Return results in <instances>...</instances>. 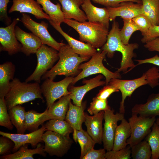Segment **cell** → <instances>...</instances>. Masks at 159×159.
Wrapping results in <instances>:
<instances>
[{"label":"cell","instance_id":"45","mask_svg":"<svg viewBox=\"0 0 159 159\" xmlns=\"http://www.w3.org/2000/svg\"><path fill=\"white\" fill-rule=\"evenodd\" d=\"M9 0H0V19L7 25L12 22L11 18L7 14V6Z\"/></svg>","mask_w":159,"mask_h":159},{"label":"cell","instance_id":"42","mask_svg":"<svg viewBox=\"0 0 159 159\" xmlns=\"http://www.w3.org/2000/svg\"><path fill=\"white\" fill-rule=\"evenodd\" d=\"M14 146V142L9 138L2 136L0 138V155H5L10 154Z\"/></svg>","mask_w":159,"mask_h":159},{"label":"cell","instance_id":"34","mask_svg":"<svg viewBox=\"0 0 159 159\" xmlns=\"http://www.w3.org/2000/svg\"><path fill=\"white\" fill-rule=\"evenodd\" d=\"M46 131H52L66 137H69L73 130L65 120L53 119L49 120L45 124Z\"/></svg>","mask_w":159,"mask_h":159},{"label":"cell","instance_id":"22","mask_svg":"<svg viewBox=\"0 0 159 159\" xmlns=\"http://www.w3.org/2000/svg\"><path fill=\"white\" fill-rule=\"evenodd\" d=\"M131 112L132 114L148 117L159 116V92L150 95L145 103L135 105Z\"/></svg>","mask_w":159,"mask_h":159},{"label":"cell","instance_id":"20","mask_svg":"<svg viewBox=\"0 0 159 159\" xmlns=\"http://www.w3.org/2000/svg\"><path fill=\"white\" fill-rule=\"evenodd\" d=\"M104 111H100L93 116L85 113V123L87 132L96 143L101 144L102 142L103 128L102 122L104 119Z\"/></svg>","mask_w":159,"mask_h":159},{"label":"cell","instance_id":"18","mask_svg":"<svg viewBox=\"0 0 159 159\" xmlns=\"http://www.w3.org/2000/svg\"><path fill=\"white\" fill-rule=\"evenodd\" d=\"M13 4L8 12L14 11L33 14L38 19H46L51 20L49 16L43 11L40 4L34 0H12Z\"/></svg>","mask_w":159,"mask_h":159},{"label":"cell","instance_id":"43","mask_svg":"<svg viewBox=\"0 0 159 159\" xmlns=\"http://www.w3.org/2000/svg\"><path fill=\"white\" fill-rule=\"evenodd\" d=\"M141 39L143 43H146L159 37V25H152Z\"/></svg>","mask_w":159,"mask_h":159},{"label":"cell","instance_id":"46","mask_svg":"<svg viewBox=\"0 0 159 159\" xmlns=\"http://www.w3.org/2000/svg\"><path fill=\"white\" fill-rule=\"evenodd\" d=\"M106 150L103 148L95 150L93 148L89 151L82 159H106Z\"/></svg>","mask_w":159,"mask_h":159},{"label":"cell","instance_id":"14","mask_svg":"<svg viewBox=\"0 0 159 159\" xmlns=\"http://www.w3.org/2000/svg\"><path fill=\"white\" fill-rule=\"evenodd\" d=\"M45 131V126L43 125L40 128L28 134H13L0 131V134L9 138L14 142V146L12 151L14 153L25 144H30L32 147H36L39 143L43 141L42 136Z\"/></svg>","mask_w":159,"mask_h":159},{"label":"cell","instance_id":"12","mask_svg":"<svg viewBox=\"0 0 159 159\" xmlns=\"http://www.w3.org/2000/svg\"><path fill=\"white\" fill-rule=\"evenodd\" d=\"M104 111L102 142L104 148L108 151L112 149L117 122L125 118V116L124 114L120 112L114 114V110L111 108Z\"/></svg>","mask_w":159,"mask_h":159},{"label":"cell","instance_id":"28","mask_svg":"<svg viewBox=\"0 0 159 159\" xmlns=\"http://www.w3.org/2000/svg\"><path fill=\"white\" fill-rule=\"evenodd\" d=\"M25 130L33 132L38 129L39 127L45 121L51 120L48 112V108L42 113H38L33 110L26 112Z\"/></svg>","mask_w":159,"mask_h":159},{"label":"cell","instance_id":"33","mask_svg":"<svg viewBox=\"0 0 159 159\" xmlns=\"http://www.w3.org/2000/svg\"><path fill=\"white\" fill-rule=\"evenodd\" d=\"M143 14L152 25H159V0H141Z\"/></svg>","mask_w":159,"mask_h":159},{"label":"cell","instance_id":"32","mask_svg":"<svg viewBox=\"0 0 159 159\" xmlns=\"http://www.w3.org/2000/svg\"><path fill=\"white\" fill-rule=\"evenodd\" d=\"M73 132V138L74 141L77 142L80 147V159H82L89 151L94 148L96 143L87 132L82 129L80 130H74Z\"/></svg>","mask_w":159,"mask_h":159},{"label":"cell","instance_id":"3","mask_svg":"<svg viewBox=\"0 0 159 159\" xmlns=\"http://www.w3.org/2000/svg\"><path fill=\"white\" fill-rule=\"evenodd\" d=\"M109 84L121 92L122 98L120 103L119 112L124 114L125 100L127 97H130L136 89L146 85L152 88L159 85V69L156 67H153L143 73L141 77L134 79H112Z\"/></svg>","mask_w":159,"mask_h":159},{"label":"cell","instance_id":"40","mask_svg":"<svg viewBox=\"0 0 159 159\" xmlns=\"http://www.w3.org/2000/svg\"><path fill=\"white\" fill-rule=\"evenodd\" d=\"M131 148L129 145L118 150H111L106 152V159H130L131 158Z\"/></svg>","mask_w":159,"mask_h":159},{"label":"cell","instance_id":"8","mask_svg":"<svg viewBox=\"0 0 159 159\" xmlns=\"http://www.w3.org/2000/svg\"><path fill=\"white\" fill-rule=\"evenodd\" d=\"M74 77H67L57 82L49 78L44 80L40 87L42 94L46 100L47 108L57 99L64 96L69 95L70 92L68 88Z\"/></svg>","mask_w":159,"mask_h":159},{"label":"cell","instance_id":"23","mask_svg":"<svg viewBox=\"0 0 159 159\" xmlns=\"http://www.w3.org/2000/svg\"><path fill=\"white\" fill-rule=\"evenodd\" d=\"M62 6L65 19H73L80 22L87 20L84 11L80 8L84 0H58Z\"/></svg>","mask_w":159,"mask_h":159},{"label":"cell","instance_id":"37","mask_svg":"<svg viewBox=\"0 0 159 159\" xmlns=\"http://www.w3.org/2000/svg\"><path fill=\"white\" fill-rule=\"evenodd\" d=\"M122 19L123 25L120 30L119 34L122 42L127 45L129 44L130 39L132 34L139 29L132 19Z\"/></svg>","mask_w":159,"mask_h":159},{"label":"cell","instance_id":"16","mask_svg":"<svg viewBox=\"0 0 159 159\" xmlns=\"http://www.w3.org/2000/svg\"><path fill=\"white\" fill-rule=\"evenodd\" d=\"M131 1L123 2L117 7H106L109 14L110 21H114L117 17L122 19H132L143 14L142 3Z\"/></svg>","mask_w":159,"mask_h":159},{"label":"cell","instance_id":"7","mask_svg":"<svg viewBox=\"0 0 159 159\" xmlns=\"http://www.w3.org/2000/svg\"><path fill=\"white\" fill-rule=\"evenodd\" d=\"M58 51L53 47L42 44L35 53L37 60L36 68L25 82H28L34 81L40 83L42 76L48 69L52 68L54 63L59 59Z\"/></svg>","mask_w":159,"mask_h":159},{"label":"cell","instance_id":"35","mask_svg":"<svg viewBox=\"0 0 159 159\" xmlns=\"http://www.w3.org/2000/svg\"><path fill=\"white\" fill-rule=\"evenodd\" d=\"M152 150L151 159L159 158V126L155 122L152 127L150 132L145 138Z\"/></svg>","mask_w":159,"mask_h":159},{"label":"cell","instance_id":"44","mask_svg":"<svg viewBox=\"0 0 159 159\" xmlns=\"http://www.w3.org/2000/svg\"><path fill=\"white\" fill-rule=\"evenodd\" d=\"M93 2L106 6V7H117L122 2L131 1L138 3H142L141 0H92Z\"/></svg>","mask_w":159,"mask_h":159},{"label":"cell","instance_id":"29","mask_svg":"<svg viewBox=\"0 0 159 159\" xmlns=\"http://www.w3.org/2000/svg\"><path fill=\"white\" fill-rule=\"evenodd\" d=\"M71 100L69 95L64 96L48 108V112L51 120H65Z\"/></svg>","mask_w":159,"mask_h":159},{"label":"cell","instance_id":"1","mask_svg":"<svg viewBox=\"0 0 159 159\" xmlns=\"http://www.w3.org/2000/svg\"><path fill=\"white\" fill-rule=\"evenodd\" d=\"M119 27L118 23L115 20L113 21L106 42L101 49L105 52L107 56L110 58L113 57L115 52H120L122 58L120 67L116 72H122L125 74L135 67V65L132 60L133 58L136 56L134 51L138 49L139 45L135 43L127 45L123 44L120 37Z\"/></svg>","mask_w":159,"mask_h":159},{"label":"cell","instance_id":"36","mask_svg":"<svg viewBox=\"0 0 159 159\" xmlns=\"http://www.w3.org/2000/svg\"><path fill=\"white\" fill-rule=\"evenodd\" d=\"M131 148V156L132 159H151L152 150L149 144L145 140L141 141Z\"/></svg>","mask_w":159,"mask_h":159},{"label":"cell","instance_id":"2","mask_svg":"<svg viewBox=\"0 0 159 159\" xmlns=\"http://www.w3.org/2000/svg\"><path fill=\"white\" fill-rule=\"evenodd\" d=\"M57 63L42 77L41 80L49 78L53 80L57 75L67 77L77 75L81 72L78 69L82 62L90 57H82L75 53L68 44H64L58 51Z\"/></svg>","mask_w":159,"mask_h":159},{"label":"cell","instance_id":"47","mask_svg":"<svg viewBox=\"0 0 159 159\" xmlns=\"http://www.w3.org/2000/svg\"><path fill=\"white\" fill-rule=\"evenodd\" d=\"M119 91V90L108 84L100 90L96 97L99 99L107 100L112 93L118 92Z\"/></svg>","mask_w":159,"mask_h":159},{"label":"cell","instance_id":"27","mask_svg":"<svg viewBox=\"0 0 159 159\" xmlns=\"http://www.w3.org/2000/svg\"><path fill=\"white\" fill-rule=\"evenodd\" d=\"M44 147L42 145L38 144L36 148L29 149L28 148V144H25L21 146L16 151L3 155L0 158L3 159H33V156L36 154L45 157L46 154L44 150Z\"/></svg>","mask_w":159,"mask_h":159},{"label":"cell","instance_id":"24","mask_svg":"<svg viewBox=\"0 0 159 159\" xmlns=\"http://www.w3.org/2000/svg\"><path fill=\"white\" fill-rule=\"evenodd\" d=\"M86 106V102H83L81 106L73 105L70 101L65 120L72 126L74 130L82 129V125L85 120L84 110Z\"/></svg>","mask_w":159,"mask_h":159},{"label":"cell","instance_id":"10","mask_svg":"<svg viewBox=\"0 0 159 159\" xmlns=\"http://www.w3.org/2000/svg\"><path fill=\"white\" fill-rule=\"evenodd\" d=\"M42 140L45 143L44 151L51 156H63L67 153L73 143L69 137L50 130L44 132Z\"/></svg>","mask_w":159,"mask_h":159},{"label":"cell","instance_id":"4","mask_svg":"<svg viewBox=\"0 0 159 159\" xmlns=\"http://www.w3.org/2000/svg\"><path fill=\"white\" fill-rule=\"evenodd\" d=\"M64 22L78 33L80 41L85 42L95 48L102 47L106 42L108 29L103 24L89 21L80 22L65 19Z\"/></svg>","mask_w":159,"mask_h":159},{"label":"cell","instance_id":"39","mask_svg":"<svg viewBox=\"0 0 159 159\" xmlns=\"http://www.w3.org/2000/svg\"><path fill=\"white\" fill-rule=\"evenodd\" d=\"M5 98H0V125L5 127L9 130L13 128L9 114Z\"/></svg>","mask_w":159,"mask_h":159},{"label":"cell","instance_id":"5","mask_svg":"<svg viewBox=\"0 0 159 159\" xmlns=\"http://www.w3.org/2000/svg\"><path fill=\"white\" fill-rule=\"evenodd\" d=\"M9 91L5 97L8 110L18 105H21L36 99L44 101L39 83L21 82L17 78L10 82Z\"/></svg>","mask_w":159,"mask_h":159},{"label":"cell","instance_id":"25","mask_svg":"<svg viewBox=\"0 0 159 159\" xmlns=\"http://www.w3.org/2000/svg\"><path fill=\"white\" fill-rule=\"evenodd\" d=\"M15 67L11 62L0 65V98H4L10 89V81L14 79Z\"/></svg>","mask_w":159,"mask_h":159},{"label":"cell","instance_id":"50","mask_svg":"<svg viewBox=\"0 0 159 159\" xmlns=\"http://www.w3.org/2000/svg\"><path fill=\"white\" fill-rule=\"evenodd\" d=\"M155 122L159 126V116L156 119Z\"/></svg>","mask_w":159,"mask_h":159},{"label":"cell","instance_id":"31","mask_svg":"<svg viewBox=\"0 0 159 159\" xmlns=\"http://www.w3.org/2000/svg\"><path fill=\"white\" fill-rule=\"evenodd\" d=\"M9 110L12 124L16 127L18 133L24 134L25 131L26 112L25 108L21 105H16Z\"/></svg>","mask_w":159,"mask_h":159},{"label":"cell","instance_id":"49","mask_svg":"<svg viewBox=\"0 0 159 159\" xmlns=\"http://www.w3.org/2000/svg\"><path fill=\"white\" fill-rule=\"evenodd\" d=\"M144 47L149 51L159 52V37L146 43Z\"/></svg>","mask_w":159,"mask_h":159},{"label":"cell","instance_id":"17","mask_svg":"<svg viewBox=\"0 0 159 159\" xmlns=\"http://www.w3.org/2000/svg\"><path fill=\"white\" fill-rule=\"evenodd\" d=\"M50 24L65 39L68 44L74 52L82 57H91L97 52L96 48L87 43L73 38L64 32L60 25L57 24L51 20H49Z\"/></svg>","mask_w":159,"mask_h":159},{"label":"cell","instance_id":"9","mask_svg":"<svg viewBox=\"0 0 159 159\" xmlns=\"http://www.w3.org/2000/svg\"><path fill=\"white\" fill-rule=\"evenodd\" d=\"M155 117H148L132 114L128 119L131 129V135L127 140L131 147L143 140L151 131L155 122Z\"/></svg>","mask_w":159,"mask_h":159},{"label":"cell","instance_id":"11","mask_svg":"<svg viewBox=\"0 0 159 159\" xmlns=\"http://www.w3.org/2000/svg\"><path fill=\"white\" fill-rule=\"evenodd\" d=\"M24 26L35 36L39 37L43 44L47 45L59 51L64 43L55 40L48 32V24L44 21L39 23L33 20L25 13H22L20 20Z\"/></svg>","mask_w":159,"mask_h":159},{"label":"cell","instance_id":"38","mask_svg":"<svg viewBox=\"0 0 159 159\" xmlns=\"http://www.w3.org/2000/svg\"><path fill=\"white\" fill-rule=\"evenodd\" d=\"M111 108L108 105L107 100L98 98L96 96L92 99L87 111L91 115L96 114L102 111H105Z\"/></svg>","mask_w":159,"mask_h":159},{"label":"cell","instance_id":"15","mask_svg":"<svg viewBox=\"0 0 159 159\" xmlns=\"http://www.w3.org/2000/svg\"><path fill=\"white\" fill-rule=\"evenodd\" d=\"M103 76L102 74H99L89 80L84 79L82 82L85 84L82 86H69L68 90L70 92L69 97L72 100L74 104L81 106L82 99L88 92L97 87L106 85L105 80H101L103 78Z\"/></svg>","mask_w":159,"mask_h":159},{"label":"cell","instance_id":"21","mask_svg":"<svg viewBox=\"0 0 159 159\" xmlns=\"http://www.w3.org/2000/svg\"><path fill=\"white\" fill-rule=\"evenodd\" d=\"M91 0H84L81 6L88 21L102 24L109 29L110 20L107 8L95 6L92 4Z\"/></svg>","mask_w":159,"mask_h":159},{"label":"cell","instance_id":"48","mask_svg":"<svg viewBox=\"0 0 159 159\" xmlns=\"http://www.w3.org/2000/svg\"><path fill=\"white\" fill-rule=\"evenodd\" d=\"M138 62L135 67L138 65L145 63H150L159 66V56L156 54L153 57L144 59H135Z\"/></svg>","mask_w":159,"mask_h":159},{"label":"cell","instance_id":"19","mask_svg":"<svg viewBox=\"0 0 159 159\" xmlns=\"http://www.w3.org/2000/svg\"><path fill=\"white\" fill-rule=\"evenodd\" d=\"M15 33L17 40L22 45L21 51L27 56L36 53L42 43L41 39L32 33H27L16 26Z\"/></svg>","mask_w":159,"mask_h":159},{"label":"cell","instance_id":"13","mask_svg":"<svg viewBox=\"0 0 159 159\" xmlns=\"http://www.w3.org/2000/svg\"><path fill=\"white\" fill-rule=\"evenodd\" d=\"M19 21L18 18L14 19L9 25L0 28V51H6L10 55L21 51L22 45L17 39L15 30Z\"/></svg>","mask_w":159,"mask_h":159},{"label":"cell","instance_id":"30","mask_svg":"<svg viewBox=\"0 0 159 159\" xmlns=\"http://www.w3.org/2000/svg\"><path fill=\"white\" fill-rule=\"evenodd\" d=\"M36 0L42 6L43 10L49 16L51 20L59 25L64 22L65 18L59 3L54 4L50 0Z\"/></svg>","mask_w":159,"mask_h":159},{"label":"cell","instance_id":"26","mask_svg":"<svg viewBox=\"0 0 159 159\" xmlns=\"http://www.w3.org/2000/svg\"><path fill=\"white\" fill-rule=\"evenodd\" d=\"M131 133L129 122L124 118L116 128L112 150H118L126 147L128 145L127 140L130 137Z\"/></svg>","mask_w":159,"mask_h":159},{"label":"cell","instance_id":"41","mask_svg":"<svg viewBox=\"0 0 159 159\" xmlns=\"http://www.w3.org/2000/svg\"><path fill=\"white\" fill-rule=\"evenodd\" d=\"M132 19L139 28L142 36L146 33L152 25L149 19L143 14L138 15Z\"/></svg>","mask_w":159,"mask_h":159},{"label":"cell","instance_id":"6","mask_svg":"<svg viewBox=\"0 0 159 159\" xmlns=\"http://www.w3.org/2000/svg\"><path fill=\"white\" fill-rule=\"evenodd\" d=\"M106 55L105 52L101 49L93 55L89 61L81 64L78 69L82 70L81 72L74 77L71 84L73 85L82 79L97 74H101L105 76L106 85H108L112 79H121L120 73L112 72L104 65L103 61Z\"/></svg>","mask_w":159,"mask_h":159}]
</instances>
